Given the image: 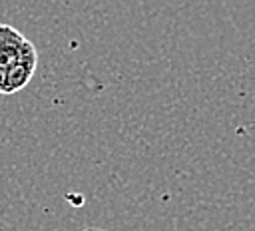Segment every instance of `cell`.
Masks as SVG:
<instances>
[{"mask_svg":"<svg viewBox=\"0 0 255 231\" xmlns=\"http://www.w3.org/2000/svg\"><path fill=\"white\" fill-rule=\"evenodd\" d=\"M36 46L14 26L0 22V94H4L8 74L22 62V58Z\"/></svg>","mask_w":255,"mask_h":231,"instance_id":"1","label":"cell"},{"mask_svg":"<svg viewBox=\"0 0 255 231\" xmlns=\"http://www.w3.org/2000/svg\"><path fill=\"white\" fill-rule=\"evenodd\" d=\"M82 231H108V229H102V227H84Z\"/></svg>","mask_w":255,"mask_h":231,"instance_id":"2","label":"cell"}]
</instances>
